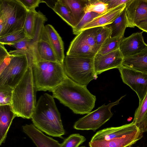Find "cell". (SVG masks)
Returning <instances> with one entry per match:
<instances>
[{
    "label": "cell",
    "instance_id": "obj_32",
    "mask_svg": "<svg viewBox=\"0 0 147 147\" xmlns=\"http://www.w3.org/2000/svg\"><path fill=\"white\" fill-rule=\"evenodd\" d=\"M13 89L0 88V106L11 105Z\"/></svg>",
    "mask_w": 147,
    "mask_h": 147
},
{
    "label": "cell",
    "instance_id": "obj_16",
    "mask_svg": "<svg viewBox=\"0 0 147 147\" xmlns=\"http://www.w3.org/2000/svg\"><path fill=\"white\" fill-rule=\"evenodd\" d=\"M22 127L23 131L36 147H61L58 141L44 134L33 124H26Z\"/></svg>",
    "mask_w": 147,
    "mask_h": 147
},
{
    "label": "cell",
    "instance_id": "obj_11",
    "mask_svg": "<svg viewBox=\"0 0 147 147\" xmlns=\"http://www.w3.org/2000/svg\"><path fill=\"white\" fill-rule=\"evenodd\" d=\"M32 49L33 63L44 61L58 62L49 42L45 26L39 39L33 45Z\"/></svg>",
    "mask_w": 147,
    "mask_h": 147
},
{
    "label": "cell",
    "instance_id": "obj_5",
    "mask_svg": "<svg viewBox=\"0 0 147 147\" xmlns=\"http://www.w3.org/2000/svg\"><path fill=\"white\" fill-rule=\"evenodd\" d=\"M32 68L37 91L52 92L66 76L63 64L58 62H36L33 63Z\"/></svg>",
    "mask_w": 147,
    "mask_h": 147
},
{
    "label": "cell",
    "instance_id": "obj_19",
    "mask_svg": "<svg viewBox=\"0 0 147 147\" xmlns=\"http://www.w3.org/2000/svg\"><path fill=\"white\" fill-rule=\"evenodd\" d=\"M48 39L58 62L63 64L65 58L63 43L59 34L54 27L48 24L45 26Z\"/></svg>",
    "mask_w": 147,
    "mask_h": 147
},
{
    "label": "cell",
    "instance_id": "obj_9",
    "mask_svg": "<svg viewBox=\"0 0 147 147\" xmlns=\"http://www.w3.org/2000/svg\"><path fill=\"white\" fill-rule=\"evenodd\" d=\"M118 69L123 82L137 94L140 104L147 92V73L123 66Z\"/></svg>",
    "mask_w": 147,
    "mask_h": 147
},
{
    "label": "cell",
    "instance_id": "obj_38",
    "mask_svg": "<svg viewBox=\"0 0 147 147\" xmlns=\"http://www.w3.org/2000/svg\"></svg>",
    "mask_w": 147,
    "mask_h": 147
},
{
    "label": "cell",
    "instance_id": "obj_15",
    "mask_svg": "<svg viewBox=\"0 0 147 147\" xmlns=\"http://www.w3.org/2000/svg\"><path fill=\"white\" fill-rule=\"evenodd\" d=\"M97 53L90 46L86 38L79 33L71 42L66 56L91 58H94Z\"/></svg>",
    "mask_w": 147,
    "mask_h": 147
},
{
    "label": "cell",
    "instance_id": "obj_14",
    "mask_svg": "<svg viewBox=\"0 0 147 147\" xmlns=\"http://www.w3.org/2000/svg\"><path fill=\"white\" fill-rule=\"evenodd\" d=\"M142 33V32L134 33L122 39L119 49L123 58L138 54L147 46Z\"/></svg>",
    "mask_w": 147,
    "mask_h": 147
},
{
    "label": "cell",
    "instance_id": "obj_21",
    "mask_svg": "<svg viewBox=\"0 0 147 147\" xmlns=\"http://www.w3.org/2000/svg\"><path fill=\"white\" fill-rule=\"evenodd\" d=\"M132 122L142 132H147V92L136 110Z\"/></svg>",
    "mask_w": 147,
    "mask_h": 147
},
{
    "label": "cell",
    "instance_id": "obj_13",
    "mask_svg": "<svg viewBox=\"0 0 147 147\" xmlns=\"http://www.w3.org/2000/svg\"><path fill=\"white\" fill-rule=\"evenodd\" d=\"M127 27L134 28L141 21L147 19V0H130L125 8Z\"/></svg>",
    "mask_w": 147,
    "mask_h": 147
},
{
    "label": "cell",
    "instance_id": "obj_10",
    "mask_svg": "<svg viewBox=\"0 0 147 147\" xmlns=\"http://www.w3.org/2000/svg\"><path fill=\"white\" fill-rule=\"evenodd\" d=\"M8 2L9 16L0 37L23 29L28 12L18 0H8Z\"/></svg>",
    "mask_w": 147,
    "mask_h": 147
},
{
    "label": "cell",
    "instance_id": "obj_37",
    "mask_svg": "<svg viewBox=\"0 0 147 147\" xmlns=\"http://www.w3.org/2000/svg\"><path fill=\"white\" fill-rule=\"evenodd\" d=\"M86 147L84 146H81V147Z\"/></svg>",
    "mask_w": 147,
    "mask_h": 147
},
{
    "label": "cell",
    "instance_id": "obj_28",
    "mask_svg": "<svg viewBox=\"0 0 147 147\" xmlns=\"http://www.w3.org/2000/svg\"><path fill=\"white\" fill-rule=\"evenodd\" d=\"M27 37L24 29L0 37V43L11 45Z\"/></svg>",
    "mask_w": 147,
    "mask_h": 147
},
{
    "label": "cell",
    "instance_id": "obj_30",
    "mask_svg": "<svg viewBox=\"0 0 147 147\" xmlns=\"http://www.w3.org/2000/svg\"><path fill=\"white\" fill-rule=\"evenodd\" d=\"M86 140L83 136L78 134H73L61 144V147H78Z\"/></svg>",
    "mask_w": 147,
    "mask_h": 147
},
{
    "label": "cell",
    "instance_id": "obj_20",
    "mask_svg": "<svg viewBox=\"0 0 147 147\" xmlns=\"http://www.w3.org/2000/svg\"><path fill=\"white\" fill-rule=\"evenodd\" d=\"M122 66L147 73V46L138 54L123 58Z\"/></svg>",
    "mask_w": 147,
    "mask_h": 147
},
{
    "label": "cell",
    "instance_id": "obj_17",
    "mask_svg": "<svg viewBox=\"0 0 147 147\" xmlns=\"http://www.w3.org/2000/svg\"><path fill=\"white\" fill-rule=\"evenodd\" d=\"M126 5V4H123L108 10L86 25L81 32L89 28L104 26L111 24L119 16L125 9Z\"/></svg>",
    "mask_w": 147,
    "mask_h": 147
},
{
    "label": "cell",
    "instance_id": "obj_29",
    "mask_svg": "<svg viewBox=\"0 0 147 147\" xmlns=\"http://www.w3.org/2000/svg\"><path fill=\"white\" fill-rule=\"evenodd\" d=\"M102 14L93 12L86 13L79 22L75 27L72 28L73 34L78 35L81 32L82 30L86 25Z\"/></svg>",
    "mask_w": 147,
    "mask_h": 147
},
{
    "label": "cell",
    "instance_id": "obj_23",
    "mask_svg": "<svg viewBox=\"0 0 147 147\" xmlns=\"http://www.w3.org/2000/svg\"><path fill=\"white\" fill-rule=\"evenodd\" d=\"M127 23L125 9L112 23L108 25L112 29L111 37L123 38L125 30L127 27Z\"/></svg>",
    "mask_w": 147,
    "mask_h": 147
},
{
    "label": "cell",
    "instance_id": "obj_2",
    "mask_svg": "<svg viewBox=\"0 0 147 147\" xmlns=\"http://www.w3.org/2000/svg\"><path fill=\"white\" fill-rule=\"evenodd\" d=\"M31 119L36 128L49 136L61 138L65 134L54 97L48 94L40 96Z\"/></svg>",
    "mask_w": 147,
    "mask_h": 147
},
{
    "label": "cell",
    "instance_id": "obj_26",
    "mask_svg": "<svg viewBox=\"0 0 147 147\" xmlns=\"http://www.w3.org/2000/svg\"><path fill=\"white\" fill-rule=\"evenodd\" d=\"M123 38H109L102 44L97 53L104 55L119 49L120 42Z\"/></svg>",
    "mask_w": 147,
    "mask_h": 147
},
{
    "label": "cell",
    "instance_id": "obj_22",
    "mask_svg": "<svg viewBox=\"0 0 147 147\" xmlns=\"http://www.w3.org/2000/svg\"><path fill=\"white\" fill-rule=\"evenodd\" d=\"M70 9L75 19L76 25L86 13L84 8L87 0H61Z\"/></svg>",
    "mask_w": 147,
    "mask_h": 147
},
{
    "label": "cell",
    "instance_id": "obj_31",
    "mask_svg": "<svg viewBox=\"0 0 147 147\" xmlns=\"http://www.w3.org/2000/svg\"><path fill=\"white\" fill-rule=\"evenodd\" d=\"M111 28L108 25L99 27L96 38V44L99 50L104 42L111 37Z\"/></svg>",
    "mask_w": 147,
    "mask_h": 147
},
{
    "label": "cell",
    "instance_id": "obj_34",
    "mask_svg": "<svg viewBox=\"0 0 147 147\" xmlns=\"http://www.w3.org/2000/svg\"><path fill=\"white\" fill-rule=\"evenodd\" d=\"M28 11H35L40 3L44 2L42 0H18Z\"/></svg>",
    "mask_w": 147,
    "mask_h": 147
},
{
    "label": "cell",
    "instance_id": "obj_7",
    "mask_svg": "<svg viewBox=\"0 0 147 147\" xmlns=\"http://www.w3.org/2000/svg\"><path fill=\"white\" fill-rule=\"evenodd\" d=\"M29 66L26 55H12L10 62L0 73V88L13 89L23 78Z\"/></svg>",
    "mask_w": 147,
    "mask_h": 147
},
{
    "label": "cell",
    "instance_id": "obj_33",
    "mask_svg": "<svg viewBox=\"0 0 147 147\" xmlns=\"http://www.w3.org/2000/svg\"><path fill=\"white\" fill-rule=\"evenodd\" d=\"M12 55L9 54L4 46L0 48V73L10 62Z\"/></svg>",
    "mask_w": 147,
    "mask_h": 147
},
{
    "label": "cell",
    "instance_id": "obj_3",
    "mask_svg": "<svg viewBox=\"0 0 147 147\" xmlns=\"http://www.w3.org/2000/svg\"><path fill=\"white\" fill-rule=\"evenodd\" d=\"M143 136L132 122L117 127L104 128L97 132L89 143V147H127L135 144Z\"/></svg>",
    "mask_w": 147,
    "mask_h": 147
},
{
    "label": "cell",
    "instance_id": "obj_18",
    "mask_svg": "<svg viewBox=\"0 0 147 147\" xmlns=\"http://www.w3.org/2000/svg\"><path fill=\"white\" fill-rule=\"evenodd\" d=\"M16 117L11 105L0 106V144L4 143L8 132L14 118Z\"/></svg>",
    "mask_w": 147,
    "mask_h": 147
},
{
    "label": "cell",
    "instance_id": "obj_27",
    "mask_svg": "<svg viewBox=\"0 0 147 147\" xmlns=\"http://www.w3.org/2000/svg\"><path fill=\"white\" fill-rule=\"evenodd\" d=\"M108 11V4L102 0H87L84 8L86 13L93 12L102 14Z\"/></svg>",
    "mask_w": 147,
    "mask_h": 147
},
{
    "label": "cell",
    "instance_id": "obj_12",
    "mask_svg": "<svg viewBox=\"0 0 147 147\" xmlns=\"http://www.w3.org/2000/svg\"><path fill=\"white\" fill-rule=\"evenodd\" d=\"M123 59L119 49L104 55L97 53L94 58L96 75L111 69H118L122 66Z\"/></svg>",
    "mask_w": 147,
    "mask_h": 147
},
{
    "label": "cell",
    "instance_id": "obj_6",
    "mask_svg": "<svg viewBox=\"0 0 147 147\" xmlns=\"http://www.w3.org/2000/svg\"><path fill=\"white\" fill-rule=\"evenodd\" d=\"M94 58L65 57L63 66L66 76L74 82L87 86L92 80L96 79Z\"/></svg>",
    "mask_w": 147,
    "mask_h": 147
},
{
    "label": "cell",
    "instance_id": "obj_35",
    "mask_svg": "<svg viewBox=\"0 0 147 147\" xmlns=\"http://www.w3.org/2000/svg\"><path fill=\"white\" fill-rule=\"evenodd\" d=\"M108 4V10L113 9L123 4H126L129 0H102Z\"/></svg>",
    "mask_w": 147,
    "mask_h": 147
},
{
    "label": "cell",
    "instance_id": "obj_8",
    "mask_svg": "<svg viewBox=\"0 0 147 147\" xmlns=\"http://www.w3.org/2000/svg\"><path fill=\"white\" fill-rule=\"evenodd\" d=\"M125 96H122L115 102L107 105L105 104L80 118L75 123L74 128L79 130L95 131L112 117L113 113L111 111V108L118 105L121 99Z\"/></svg>",
    "mask_w": 147,
    "mask_h": 147
},
{
    "label": "cell",
    "instance_id": "obj_25",
    "mask_svg": "<svg viewBox=\"0 0 147 147\" xmlns=\"http://www.w3.org/2000/svg\"><path fill=\"white\" fill-rule=\"evenodd\" d=\"M38 12L28 11L23 29L27 37L30 39L34 38L35 33Z\"/></svg>",
    "mask_w": 147,
    "mask_h": 147
},
{
    "label": "cell",
    "instance_id": "obj_36",
    "mask_svg": "<svg viewBox=\"0 0 147 147\" xmlns=\"http://www.w3.org/2000/svg\"><path fill=\"white\" fill-rule=\"evenodd\" d=\"M136 26L143 32H147V19L140 22Z\"/></svg>",
    "mask_w": 147,
    "mask_h": 147
},
{
    "label": "cell",
    "instance_id": "obj_24",
    "mask_svg": "<svg viewBox=\"0 0 147 147\" xmlns=\"http://www.w3.org/2000/svg\"><path fill=\"white\" fill-rule=\"evenodd\" d=\"M54 11L72 28L76 26V23L70 9L62 1L58 0L52 8Z\"/></svg>",
    "mask_w": 147,
    "mask_h": 147
},
{
    "label": "cell",
    "instance_id": "obj_1",
    "mask_svg": "<svg viewBox=\"0 0 147 147\" xmlns=\"http://www.w3.org/2000/svg\"><path fill=\"white\" fill-rule=\"evenodd\" d=\"M51 92L54 98L76 114H88L94 107L96 96L89 92L86 86L74 82L67 76Z\"/></svg>",
    "mask_w": 147,
    "mask_h": 147
},
{
    "label": "cell",
    "instance_id": "obj_4",
    "mask_svg": "<svg viewBox=\"0 0 147 147\" xmlns=\"http://www.w3.org/2000/svg\"><path fill=\"white\" fill-rule=\"evenodd\" d=\"M36 91L32 66H29L23 78L13 90L11 105L16 117L31 118L36 103Z\"/></svg>",
    "mask_w": 147,
    "mask_h": 147
}]
</instances>
